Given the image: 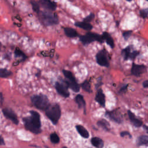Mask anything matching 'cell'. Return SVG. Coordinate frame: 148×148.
Segmentation results:
<instances>
[{
	"instance_id": "obj_1",
	"label": "cell",
	"mask_w": 148,
	"mask_h": 148,
	"mask_svg": "<svg viewBox=\"0 0 148 148\" xmlns=\"http://www.w3.org/2000/svg\"><path fill=\"white\" fill-rule=\"evenodd\" d=\"M29 112L31 116L24 117L23 119L24 126L27 130L36 134H39L42 131L40 115L35 110H31Z\"/></svg>"
},
{
	"instance_id": "obj_2",
	"label": "cell",
	"mask_w": 148,
	"mask_h": 148,
	"mask_svg": "<svg viewBox=\"0 0 148 148\" xmlns=\"http://www.w3.org/2000/svg\"><path fill=\"white\" fill-rule=\"evenodd\" d=\"M40 21L45 26L54 25L58 24V19L56 15L50 11H40L38 13Z\"/></svg>"
},
{
	"instance_id": "obj_3",
	"label": "cell",
	"mask_w": 148,
	"mask_h": 148,
	"mask_svg": "<svg viewBox=\"0 0 148 148\" xmlns=\"http://www.w3.org/2000/svg\"><path fill=\"white\" fill-rule=\"evenodd\" d=\"M46 115L53 124H56L61 116V109L58 104L49 105L45 109Z\"/></svg>"
},
{
	"instance_id": "obj_4",
	"label": "cell",
	"mask_w": 148,
	"mask_h": 148,
	"mask_svg": "<svg viewBox=\"0 0 148 148\" xmlns=\"http://www.w3.org/2000/svg\"><path fill=\"white\" fill-rule=\"evenodd\" d=\"M33 105L39 110H45L50 105L47 97L43 94L35 95L31 97Z\"/></svg>"
},
{
	"instance_id": "obj_5",
	"label": "cell",
	"mask_w": 148,
	"mask_h": 148,
	"mask_svg": "<svg viewBox=\"0 0 148 148\" xmlns=\"http://www.w3.org/2000/svg\"><path fill=\"white\" fill-rule=\"evenodd\" d=\"M80 40L84 45H88L94 41H97L100 43H103V40L101 35L89 32L84 35L80 36Z\"/></svg>"
},
{
	"instance_id": "obj_6",
	"label": "cell",
	"mask_w": 148,
	"mask_h": 148,
	"mask_svg": "<svg viewBox=\"0 0 148 148\" xmlns=\"http://www.w3.org/2000/svg\"><path fill=\"white\" fill-rule=\"evenodd\" d=\"M96 61L98 65L102 66L108 67L109 66L108 53L105 49H102L99 51L96 56Z\"/></svg>"
},
{
	"instance_id": "obj_7",
	"label": "cell",
	"mask_w": 148,
	"mask_h": 148,
	"mask_svg": "<svg viewBox=\"0 0 148 148\" xmlns=\"http://www.w3.org/2000/svg\"><path fill=\"white\" fill-rule=\"evenodd\" d=\"M139 52L137 50H133L132 46L128 45L121 51V55L124 60H134L139 55Z\"/></svg>"
},
{
	"instance_id": "obj_8",
	"label": "cell",
	"mask_w": 148,
	"mask_h": 148,
	"mask_svg": "<svg viewBox=\"0 0 148 148\" xmlns=\"http://www.w3.org/2000/svg\"><path fill=\"white\" fill-rule=\"evenodd\" d=\"M146 71V66L144 65H138L133 63L131 68V73L135 76H140Z\"/></svg>"
},
{
	"instance_id": "obj_9",
	"label": "cell",
	"mask_w": 148,
	"mask_h": 148,
	"mask_svg": "<svg viewBox=\"0 0 148 148\" xmlns=\"http://www.w3.org/2000/svg\"><path fill=\"white\" fill-rule=\"evenodd\" d=\"M55 87L57 92L61 96L67 98L69 96V92L68 90V87L62 83L57 82L55 84Z\"/></svg>"
},
{
	"instance_id": "obj_10",
	"label": "cell",
	"mask_w": 148,
	"mask_h": 148,
	"mask_svg": "<svg viewBox=\"0 0 148 148\" xmlns=\"http://www.w3.org/2000/svg\"><path fill=\"white\" fill-rule=\"evenodd\" d=\"M3 115L8 119L10 120L15 124H18V120L17 119V115L16 113L10 109L5 108L2 110Z\"/></svg>"
},
{
	"instance_id": "obj_11",
	"label": "cell",
	"mask_w": 148,
	"mask_h": 148,
	"mask_svg": "<svg viewBox=\"0 0 148 148\" xmlns=\"http://www.w3.org/2000/svg\"><path fill=\"white\" fill-rule=\"evenodd\" d=\"M106 115L112 120L117 123H121L123 121V117L120 112L117 110L106 112Z\"/></svg>"
},
{
	"instance_id": "obj_12",
	"label": "cell",
	"mask_w": 148,
	"mask_h": 148,
	"mask_svg": "<svg viewBox=\"0 0 148 148\" xmlns=\"http://www.w3.org/2000/svg\"><path fill=\"white\" fill-rule=\"evenodd\" d=\"M39 4L49 11H54L57 8V4L51 0H39Z\"/></svg>"
},
{
	"instance_id": "obj_13",
	"label": "cell",
	"mask_w": 148,
	"mask_h": 148,
	"mask_svg": "<svg viewBox=\"0 0 148 148\" xmlns=\"http://www.w3.org/2000/svg\"><path fill=\"white\" fill-rule=\"evenodd\" d=\"M128 117L131 121V122L132 123V124L136 127H139L141 125H142V121L137 119L136 117V116H135V114L130 110H128Z\"/></svg>"
},
{
	"instance_id": "obj_14",
	"label": "cell",
	"mask_w": 148,
	"mask_h": 148,
	"mask_svg": "<svg viewBox=\"0 0 148 148\" xmlns=\"http://www.w3.org/2000/svg\"><path fill=\"white\" fill-rule=\"evenodd\" d=\"M102 38L103 40V41H105V42L112 48L113 49L114 47V40L112 36L108 32H103V34L101 35Z\"/></svg>"
},
{
	"instance_id": "obj_15",
	"label": "cell",
	"mask_w": 148,
	"mask_h": 148,
	"mask_svg": "<svg viewBox=\"0 0 148 148\" xmlns=\"http://www.w3.org/2000/svg\"><path fill=\"white\" fill-rule=\"evenodd\" d=\"M95 99V101L97 102H98L102 106H105V97L102 89H99L98 90H97Z\"/></svg>"
},
{
	"instance_id": "obj_16",
	"label": "cell",
	"mask_w": 148,
	"mask_h": 148,
	"mask_svg": "<svg viewBox=\"0 0 148 148\" xmlns=\"http://www.w3.org/2000/svg\"><path fill=\"white\" fill-rule=\"evenodd\" d=\"M64 32L65 35L70 38H76L79 36L77 32L74 29L71 27H64Z\"/></svg>"
},
{
	"instance_id": "obj_17",
	"label": "cell",
	"mask_w": 148,
	"mask_h": 148,
	"mask_svg": "<svg viewBox=\"0 0 148 148\" xmlns=\"http://www.w3.org/2000/svg\"><path fill=\"white\" fill-rule=\"evenodd\" d=\"M76 27L80 28L84 30L90 31L92 29V25L90 23H87L84 21H77L75 23Z\"/></svg>"
},
{
	"instance_id": "obj_18",
	"label": "cell",
	"mask_w": 148,
	"mask_h": 148,
	"mask_svg": "<svg viewBox=\"0 0 148 148\" xmlns=\"http://www.w3.org/2000/svg\"><path fill=\"white\" fill-rule=\"evenodd\" d=\"M65 85L68 87H69L74 92H77L80 90V86L76 82V81H70V80H65L64 81Z\"/></svg>"
},
{
	"instance_id": "obj_19",
	"label": "cell",
	"mask_w": 148,
	"mask_h": 148,
	"mask_svg": "<svg viewBox=\"0 0 148 148\" xmlns=\"http://www.w3.org/2000/svg\"><path fill=\"white\" fill-rule=\"evenodd\" d=\"M76 128L80 135L84 138H88L89 137V133L87 130L81 125H77Z\"/></svg>"
},
{
	"instance_id": "obj_20",
	"label": "cell",
	"mask_w": 148,
	"mask_h": 148,
	"mask_svg": "<svg viewBox=\"0 0 148 148\" xmlns=\"http://www.w3.org/2000/svg\"><path fill=\"white\" fill-rule=\"evenodd\" d=\"M91 143L94 147L97 148H102L104 145L103 140L98 137L92 138L91 139Z\"/></svg>"
},
{
	"instance_id": "obj_21",
	"label": "cell",
	"mask_w": 148,
	"mask_h": 148,
	"mask_svg": "<svg viewBox=\"0 0 148 148\" xmlns=\"http://www.w3.org/2000/svg\"><path fill=\"white\" fill-rule=\"evenodd\" d=\"M148 145V136L147 135H141L136 139V145L138 146Z\"/></svg>"
},
{
	"instance_id": "obj_22",
	"label": "cell",
	"mask_w": 148,
	"mask_h": 148,
	"mask_svg": "<svg viewBox=\"0 0 148 148\" xmlns=\"http://www.w3.org/2000/svg\"><path fill=\"white\" fill-rule=\"evenodd\" d=\"M75 101L77 103L78 107L79 108H85V106H86V102L85 101L83 97L80 95H77L76 97H75Z\"/></svg>"
},
{
	"instance_id": "obj_23",
	"label": "cell",
	"mask_w": 148,
	"mask_h": 148,
	"mask_svg": "<svg viewBox=\"0 0 148 148\" xmlns=\"http://www.w3.org/2000/svg\"><path fill=\"white\" fill-rule=\"evenodd\" d=\"M97 124L99 127H100L101 128H102V129H103L105 131H109L110 130V124L109 123L105 120L104 119H102L99 120L97 122Z\"/></svg>"
},
{
	"instance_id": "obj_24",
	"label": "cell",
	"mask_w": 148,
	"mask_h": 148,
	"mask_svg": "<svg viewBox=\"0 0 148 148\" xmlns=\"http://www.w3.org/2000/svg\"><path fill=\"white\" fill-rule=\"evenodd\" d=\"M62 73H63L64 75L65 76V77L67 79V80H70V81H76L75 76H73V73L71 71L64 69L62 71Z\"/></svg>"
},
{
	"instance_id": "obj_25",
	"label": "cell",
	"mask_w": 148,
	"mask_h": 148,
	"mask_svg": "<svg viewBox=\"0 0 148 148\" xmlns=\"http://www.w3.org/2000/svg\"><path fill=\"white\" fill-rule=\"evenodd\" d=\"M11 75H12L11 71L5 68H0V77L6 78L9 77Z\"/></svg>"
},
{
	"instance_id": "obj_26",
	"label": "cell",
	"mask_w": 148,
	"mask_h": 148,
	"mask_svg": "<svg viewBox=\"0 0 148 148\" xmlns=\"http://www.w3.org/2000/svg\"><path fill=\"white\" fill-rule=\"evenodd\" d=\"M82 88L86 92H91V86L88 80H85L81 85Z\"/></svg>"
},
{
	"instance_id": "obj_27",
	"label": "cell",
	"mask_w": 148,
	"mask_h": 148,
	"mask_svg": "<svg viewBox=\"0 0 148 148\" xmlns=\"http://www.w3.org/2000/svg\"><path fill=\"white\" fill-rule=\"evenodd\" d=\"M30 3L31 4L33 10L38 14L40 12V7L38 3L36 2L35 0H31Z\"/></svg>"
},
{
	"instance_id": "obj_28",
	"label": "cell",
	"mask_w": 148,
	"mask_h": 148,
	"mask_svg": "<svg viewBox=\"0 0 148 148\" xmlns=\"http://www.w3.org/2000/svg\"><path fill=\"white\" fill-rule=\"evenodd\" d=\"M50 139L52 143H55V144L58 143L60 142V138L58 136V135L55 132L52 133L50 135Z\"/></svg>"
},
{
	"instance_id": "obj_29",
	"label": "cell",
	"mask_w": 148,
	"mask_h": 148,
	"mask_svg": "<svg viewBox=\"0 0 148 148\" xmlns=\"http://www.w3.org/2000/svg\"><path fill=\"white\" fill-rule=\"evenodd\" d=\"M14 55L15 57H21L23 60L26 58V56L25 55V54L19 49L16 48L14 50Z\"/></svg>"
},
{
	"instance_id": "obj_30",
	"label": "cell",
	"mask_w": 148,
	"mask_h": 148,
	"mask_svg": "<svg viewBox=\"0 0 148 148\" xmlns=\"http://www.w3.org/2000/svg\"><path fill=\"white\" fill-rule=\"evenodd\" d=\"M139 14L142 18H146L148 16V9L145 8V9H140L139 11Z\"/></svg>"
},
{
	"instance_id": "obj_31",
	"label": "cell",
	"mask_w": 148,
	"mask_h": 148,
	"mask_svg": "<svg viewBox=\"0 0 148 148\" xmlns=\"http://www.w3.org/2000/svg\"><path fill=\"white\" fill-rule=\"evenodd\" d=\"M94 18H95L94 14L93 13H91L89 15H88L87 16H86L83 18V21L87 22V23H90L94 19Z\"/></svg>"
},
{
	"instance_id": "obj_32",
	"label": "cell",
	"mask_w": 148,
	"mask_h": 148,
	"mask_svg": "<svg viewBox=\"0 0 148 148\" xmlns=\"http://www.w3.org/2000/svg\"><path fill=\"white\" fill-rule=\"evenodd\" d=\"M132 31H130V30H128V31H124L123 32V36L124 38V39L125 40H127L130 36L132 34Z\"/></svg>"
},
{
	"instance_id": "obj_33",
	"label": "cell",
	"mask_w": 148,
	"mask_h": 148,
	"mask_svg": "<svg viewBox=\"0 0 148 148\" xmlns=\"http://www.w3.org/2000/svg\"><path fill=\"white\" fill-rule=\"evenodd\" d=\"M126 135H128L129 136V138H132V136H131V134L128 131H122L120 133V136L121 137H124V136H125Z\"/></svg>"
},
{
	"instance_id": "obj_34",
	"label": "cell",
	"mask_w": 148,
	"mask_h": 148,
	"mask_svg": "<svg viewBox=\"0 0 148 148\" xmlns=\"http://www.w3.org/2000/svg\"><path fill=\"white\" fill-rule=\"evenodd\" d=\"M127 85H125V86H124L123 87H122L119 90V93H120V94L124 93L125 91V90H127Z\"/></svg>"
},
{
	"instance_id": "obj_35",
	"label": "cell",
	"mask_w": 148,
	"mask_h": 148,
	"mask_svg": "<svg viewBox=\"0 0 148 148\" xmlns=\"http://www.w3.org/2000/svg\"><path fill=\"white\" fill-rule=\"evenodd\" d=\"M143 86L145 88H147L148 87V80H146L143 82Z\"/></svg>"
},
{
	"instance_id": "obj_36",
	"label": "cell",
	"mask_w": 148,
	"mask_h": 148,
	"mask_svg": "<svg viewBox=\"0 0 148 148\" xmlns=\"http://www.w3.org/2000/svg\"><path fill=\"white\" fill-rule=\"evenodd\" d=\"M5 144V142H4V140H3V138L0 136V145H3Z\"/></svg>"
},
{
	"instance_id": "obj_37",
	"label": "cell",
	"mask_w": 148,
	"mask_h": 148,
	"mask_svg": "<svg viewBox=\"0 0 148 148\" xmlns=\"http://www.w3.org/2000/svg\"><path fill=\"white\" fill-rule=\"evenodd\" d=\"M0 101H1V102L2 103L3 102V95L2 94V93H0Z\"/></svg>"
},
{
	"instance_id": "obj_38",
	"label": "cell",
	"mask_w": 148,
	"mask_h": 148,
	"mask_svg": "<svg viewBox=\"0 0 148 148\" xmlns=\"http://www.w3.org/2000/svg\"><path fill=\"white\" fill-rule=\"evenodd\" d=\"M127 1H128V2H131V1H132V0H126Z\"/></svg>"
},
{
	"instance_id": "obj_39",
	"label": "cell",
	"mask_w": 148,
	"mask_h": 148,
	"mask_svg": "<svg viewBox=\"0 0 148 148\" xmlns=\"http://www.w3.org/2000/svg\"><path fill=\"white\" fill-rule=\"evenodd\" d=\"M1 43H0V50H1Z\"/></svg>"
},
{
	"instance_id": "obj_40",
	"label": "cell",
	"mask_w": 148,
	"mask_h": 148,
	"mask_svg": "<svg viewBox=\"0 0 148 148\" xmlns=\"http://www.w3.org/2000/svg\"><path fill=\"white\" fill-rule=\"evenodd\" d=\"M62 148H67V147H63Z\"/></svg>"
},
{
	"instance_id": "obj_41",
	"label": "cell",
	"mask_w": 148,
	"mask_h": 148,
	"mask_svg": "<svg viewBox=\"0 0 148 148\" xmlns=\"http://www.w3.org/2000/svg\"><path fill=\"white\" fill-rule=\"evenodd\" d=\"M46 148H49V147H46Z\"/></svg>"
},
{
	"instance_id": "obj_42",
	"label": "cell",
	"mask_w": 148,
	"mask_h": 148,
	"mask_svg": "<svg viewBox=\"0 0 148 148\" xmlns=\"http://www.w3.org/2000/svg\"><path fill=\"white\" fill-rule=\"evenodd\" d=\"M146 1H148V0H146Z\"/></svg>"
}]
</instances>
